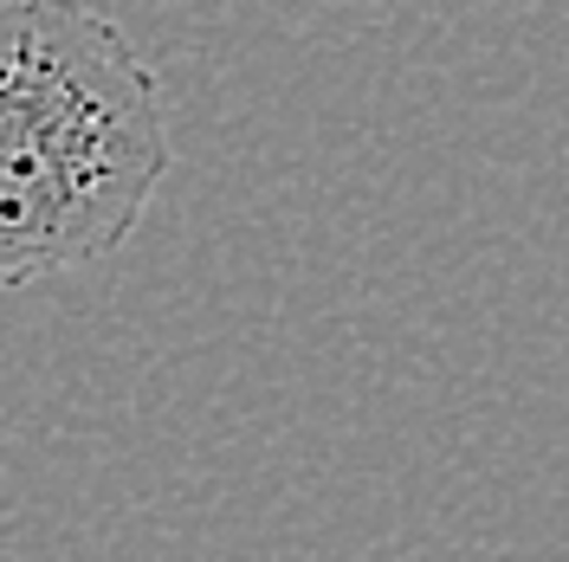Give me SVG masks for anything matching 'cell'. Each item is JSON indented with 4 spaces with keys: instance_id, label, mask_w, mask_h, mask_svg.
<instances>
[{
    "instance_id": "6da1fadb",
    "label": "cell",
    "mask_w": 569,
    "mask_h": 562,
    "mask_svg": "<svg viewBox=\"0 0 569 562\" xmlns=\"http://www.w3.org/2000/svg\"><path fill=\"white\" fill-rule=\"evenodd\" d=\"M169 175L162 84L91 0H0V291L117 252Z\"/></svg>"
}]
</instances>
